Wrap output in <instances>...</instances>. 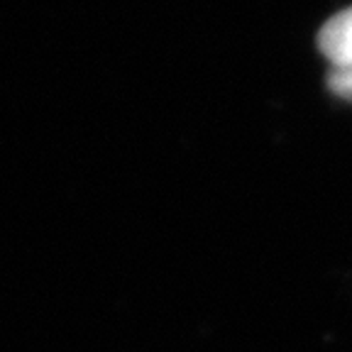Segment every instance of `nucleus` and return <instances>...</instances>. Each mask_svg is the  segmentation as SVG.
Returning a JSON list of instances; mask_svg holds the SVG:
<instances>
[{
	"label": "nucleus",
	"mask_w": 352,
	"mask_h": 352,
	"mask_svg": "<svg viewBox=\"0 0 352 352\" xmlns=\"http://www.w3.org/2000/svg\"><path fill=\"white\" fill-rule=\"evenodd\" d=\"M318 47L333 66L352 64V8L333 15L318 34Z\"/></svg>",
	"instance_id": "1"
},
{
	"label": "nucleus",
	"mask_w": 352,
	"mask_h": 352,
	"mask_svg": "<svg viewBox=\"0 0 352 352\" xmlns=\"http://www.w3.org/2000/svg\"><path fill=\"white\" fill-rule=\"evenodd\" d=\"M328 86L336 96L352 100V64L333 66L328 74Z\"/></svg>",
	"instance_id": "2"
}]
</instances>
